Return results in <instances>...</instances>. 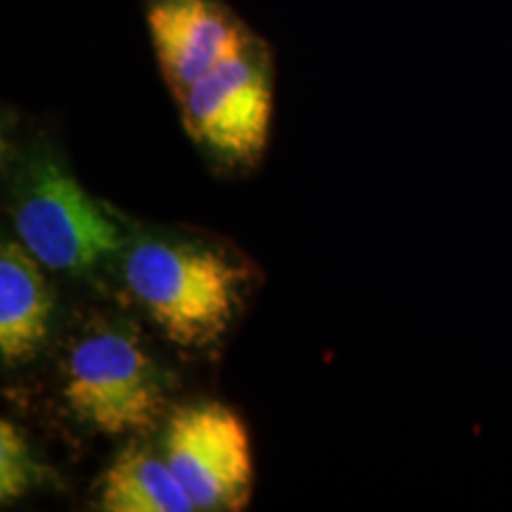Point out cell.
Wrapping results in <instances>:
<instances>
[{
	"label": "cell",
	"mask_w": 512,
	"mask_h": 512,
	"mask_svg": "<svg viewBox=\"0 0 512 512\" xmlns=\"http://www.w3.org/2000/svg\"><path fill=\"white\" fill-rule=\"evenodd\" d=\"M98 508L105 512H190L185 494L162 451L131 444L114 456L98 484Z\"/></svg>",
	"instance_id": "obj_8"
},
{
	"label": "cell",
	"mask_w": 512,
	"mask_h": 512,
	"mask_svg": "<svg viewBox=\"0 0 512 512\" xmlns=\"http://www.w3.org/2000/svg\"><path fill=\"white\" fill-rule=\"evenodd\" d=\"M159 451L202 512L242 510L254 463L242 420L219 401H192L166 413Z\"/></svg>",
	"instance_id": "obj_5"
},
{
	"label": "cell",
	"mask_w": 512,
	"mask_h": 512,
	"mask_svg": "<svg viewBox=\"0 0 512 512\" xmlns=\"http://www.w3.org/2000/svg\"><path fill=\"white\" fill-rule=\"evenodd\" d=\"M50 472L34 456L29 441L10 420L0 422V501L8 505L46 486Z\"/></svg>",
	"instance_id": "obj_9"
},
{
	"label": "cell",
	"mask_w": 512,
	"mask_h": 512,
	"mask_svg": "<svg viewBox=\"0 0 512 512\" xmlns=\"http://www.w3.org/2000/svg\"><path fill=\"white\" fill-rule=\"evenodd\" d=\"M62 375L69 413L107 437L152 430L169 413L171 377L126 323L83 330Z\"/></svg>",
	"instance_id": "obj_2"
},
{
	"label": "cell",
	"mask_w": 512,
	"mask_h": 512,
	"mask_svg": "<svg viewBox=\"0 0 512 512\" xmlns=\"http://www.w3.org/2000/svg\"><path fill=\"white\" fill-rule=\"evenodd\" d=\"M10 214L19 242L50 271L93 273L117 259L126 245V235L107 209L43 147L17 166Z\"/></svg>",
	"instance_id": "obj_3"
},
{
	"label": "cell",
	"mask_w": 512,
	"mask_h": 512,
	"mask_svg": "<svg viewBox=\"0 0 512 512\" xmlns=\"http://www.w3.org/2000/svg\"><path fill=\"white\" fill-rule=\"evenodd\" d=\"M53 325V292L43 264L19 240L0 247V356L19 366L43 349Z\"/></svg>",
	"instance_id": "obj_7"
},
{
	"label": "cell",
	"mask_w": 512,
	"mask_h": 512,
	"mask_svg": "<svg viewBox=\"0 0 512 512\" xmlns=\"http://www.w3.org/2000/svg\"><path fill=\"white\" fill-rule=\"evenodd\" d=\"M159 72L178 100L252 36L226 0H145Z\"/></svg>",
	"instance_id": "obj_6"
},
{
	"label": "cell",
	"mask_w": 512,
	"mask_h": 512,
	"mask_svg": "<svg viewBox=\"0 0 512 512\" xmlns=\"http://www.w3.org/2000/svg\"><path fill=\"white\" fill-rule=\"evenodd\" d=\"M121 278L140 311L183 349L221 342L254 283V268L228 242L181 230H145L119 254Z\"/></svg>",
	"instance_id": "obj_1"
},
{
	"label": "cell",
	"mask_w": 512,
	"mask_h": 512,
	"mask_svg": "<svg viewBox=\"0 0 512 512\" xmlns=\"http://www.w3.org/2000/svg\"><path fill=\"white\" fill-rule=\"evenodd\" d=\"M192 143L226 169L254 166L268 145L273 117V57L252 34L238 53L192 83L181 98Z\"/></svg>",
	"instance_id": "obj_4"
}]
</instances>
